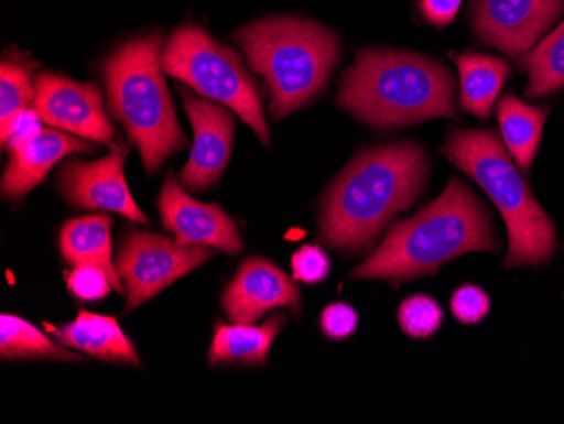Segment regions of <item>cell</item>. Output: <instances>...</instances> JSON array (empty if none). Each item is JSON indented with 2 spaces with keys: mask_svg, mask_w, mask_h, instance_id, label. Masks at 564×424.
<instances>
[{
  "mask_svg": "<svg viewBox=\"0 0 564 424\" xmlns=\"http://www.w3.org/2000/svg\"><path fill=\"white\" fill-rule=\"evenodd\" d=\"M427 171L426 153L414 142L358 154L328 189L319 239L341 252L367 251L389 220L420 198Z\"/></svg>",
  "mask_w": 564,
  "mask_h": 424,
  "instance_id": "1",
  "label": "cell"
},
{
  "mask_svg": "<svg viewBox=\"0 0 564 424\" xmlns=\"http://www.w3.org/2000/svg\"><path fill=\"white\" fill-rule=\"evenodd\" d=\"M499 249L489 210L465 183L452 180L433 204L394 224L379 249L350 278L399 284L434 274L468 252Z\"/></svg>",
  "mask_w": 564,
  "mask_h": 424,
  "instance_id": "2",
  "label": "cell"
},
{
  "mask_svg": "<svg viewBox=\"0 0 564 424\" xmlns=\"http://www.w3.org/2000/svg\"><path fill=\"white\" fill-rule=\"evenodd\" d=\"M337 104L379 129L455 117L452 73L438 62L395 50H364L341 77Z\"/></svg>",
  "mask_w": 564,
  "mask_h": 424,
  "instance_id": "3",
  "label": "cell"
},
{
  "mask_svg": "<svg viewBox=\"0 0 564 424\" xmlns=\"http://www.w3.org/2000/svg\"><path fill=\"white\" fill-rule=\"evenodd\" d=\"M234 40L246 52L250 68L268 84L269 112L275 119L312 102L340 56L337 34L307 19H261L237 31Z\"/></svg>",
  "mask_w": 564,
  "mask_h": 424,
  "instance_id": "4",
  "label": "cell"
},
{
  "mask_svg": "<svg viewBox=\"0 0 564 424\" xmlns=\"http://www.w3.org/2000/svg\"><path fill=\"white\" fill-rule=\"evenodd\" d=\"M161 47V34H148L123 44L104 63L110 113L138 145L148 173H156L186 145L164 80Z\"/></svg>",
  "mask_w": 564,
  "mask_h": 424,
  "instance_id": "5",
  "label": "cell"
},
{
  "mask_svg": "<svg viewBox=\"0 0 564 424\" xmlns=\"http://www.w3.org/2000/svg\"><path fill=\"white\" fill-rule=\"evenodd\" d=\"M443 154L477 182L502 214L509 232L506 268L541 265L553 258V221L535 202L528 182L492 131L452 129Z\"/></svg>",
  "mask_w": 564,
  "mask_h": 424,
  "instance_id": "6",
  "label": "cell"
},
{
  "mask_svg": "<svg viewBox=\"0 0 564 424\" xmlns=\"http://www.w3.org/2000/svg\"><path fill=\"white\" fill-rule=\"evenodd\" d=\"M163 66L171 77L239 113L262 144L269 145L271 134L258 85L253 84L242 59L230 47L215 41L202 28L183 26L167 40Z\"/></svg>",
  "mask_w": 564,
  "mask_h": 424,
  "instance_id": "7",
  "label": "cell"
},
{
  "mask_svg": "<svg viewBox=\"0 0 564 424\" xmlns=\"http://www.w3.org/2000/svg\"><path fill=\"white\" fill-rule=\"evenodd\" d=\"M215 254L214 247L182 246L158 233L131 230L117 256L116 269L126 286V312L149 302Z\"/></svg>",
  "mask_w": 564,
  "mask_h": 424,
  "instance_id": "8",
  "label": "cell"
},
{
  "mask_svg": "<svg viewBox=\"0 0 564 424\" xmlns=\"http://www.w3.org/2000/svg\"><path fill=\"white\" fill-rule=\"evenodd\" d=\"M563 11L564 0H474L470 19L485 44L521 58Z\"/></svg>",
  "mask_w": 564,
  "mask_h": 424,
  "instance_id": "9",
  "label": "cell"
},
{
  "mask_svg": "<svg viewBox=\"0 0 564 424\" xmlns=\"http://www.w3.org/2000/svg\"><path fill=\"white\" fill-rule=\"evenodd\" d=\"M34 87L33 106L44 123L87 141L113 144L116 129L104 109L100 88L94 81L78 84L53 73H41Z\"/></svg>",
  "mask_w": 564,
  "mask_h": 424,
  "instance_id": "10",
  "label": "cell"
},
{
  "mask_svg": "<svg viewBox=\"0 0 564 424\" xmlns=\"http://www.w3.org/2000/svg\"><path fill=\"white\" fill-rule=\"evenodd\" d=\"M126 154L123 145H113L112 153L104 160L91 163L72 160L63 164L59 186L69 204L87 210L117 211L131 221L149 224L127 186Z\"/></svg>",
  "mask_w": 564,
  "mask_h": 424,
  "instance_id": "11",
  "label": "cell"
},
{
  "mask_svg": "<svg viewBox=\"0 0 564 424\" xmlns=\"http://www.w3.org/2000/svg\"><path fill=\"white\" fill-rule=\"evenodd\" d=\"M177 90L195 132L192 156L180 173V180L192 192H203L218 182L230 160L236 119L220 104L203 100L185 87Z\"/></svg>",
  "mask_w": 564,
  "mask_h": 424,
  "instance_id": "12",
  "label": "cell"
},
{
  "mask_svg": "<svg viewBox=\"0 0 564 424\" xmlns=\"http://www.w3.org/2000/svg\"><path fill=\"white\" fill-rule=\"evenodd\" d=\"M158 208L164 229L173 232L182 246H205L220 249L228 254L242 251V239L236 221L215 204H199L180 186L173 174L167 176Z\"/></svg>",
  "mask_w": 564,
  "mask_h": 424,
  "instance_id": "13",
  "label": "cell"
},
{
  "mask_svg": "<svg viewBox=\"0 0 564 424\" xmlns=\"http://www.w3.org/2000/svg\"><path fill=\"white\" fill-rule=\"evenodd\" d=\"M224 308L234 323L252 325L274 308L301 312V294L286 272L265 259H247L228 284Z\"/></svg>",
  "mask_w": 564,
  "mask_h": 424,
  "instance_id": "14",
  "label": "cell"
},
{
  "mask_svg": "<svg viewBox=\"0 0 564 424\" xmlns=\"http://www.w3.org/2000/svg\"><path fill=\"white\" fill-rule=\"evenodd\" d=\"M97 148L87 139H76L65 132L43 129L36 138L18 151L9 153V163L2 174V195L19 199L44 182L51 167L69 154L95 153Z\"/></svg>",
  "mask_w": 564,
  "mask_h": 424,
  "instance_id": "15",
  "label": "cell"
},
{
  "mask_svg": "<svg viewBox=\"0 0 564 424\" xmlns=\"http://www.w3.org/2000/svg\"><path fill=\"white\" fill-rule=\"evenodd\" d=\"M46 327L59 344L76 348L95 359L141 366L134 345L123 334L116 318L80 312L75 322L68 325L63 327L46 325Z\"/></svg>",
  "mask_w": 564,
  "mask_h": 424,
  "instance_id": "16",
  "label": "cell"
},
{
  "mask_svg": "<svg viewBox=\"0 0 564 424\" xmlns=\"http://www.w3.org/2000/svg\"><path fill=\"white\" fill-rule=\"evenodd\" d=\"M112 218L107 215H88L63 226L59 247L62 254L73 265H97L109 274L113 290L123 293L119 272L112 264Z\"/></svg>",
  "mask_w": 564,
  "mask_h": 424,
  "instance_id": "17",
  "label": "cell"
},
{
  "mask_svg": "<svg viewBox=\"0 0 564 424\" xmlns=\"http://www.w3.org/2000/svg\"><path fill=\"white\" fill-rule=\"evenodd\" d=\"M453 59L459 73V106L480 120L489 119L510 66L497 56L471 52L459 53Z\"/></svg>",
  "mask_w": 564,
  "mask_h": 424,
  "instance_id": "18",
  "label": "cell"
},
{
  "mask_svg": "<svg viewBox=\"0 0 564 424\" xmlns=\"http://www.w3.org/2000/svg\"><path fill=\"white\" fill-rule=\"evenodd\" d=\"M284 323V316L274 315L262 327H250L243 323H237L234 327L218 325L210 348L212 366H264L272 341L278 337Z\"/></svg>",
  "mask_w": 564,
  "mask_h": 424,
  "instance_id": "19",
  "label": "cell"
},
{
  "mask_svg": "<svg viewBox=\"0 0 564 424\" xmlns=\"http://www.w3.org/2000/svg\"><path fill=\"white\" fill-rule=\"evenodd\" d=\"M497 116L510 156L514 157L522 171L531 170L543 138L547 110L544 107L528 106L516 95L509 94L500 100Z\"/></svg>",
  "mask_w": 564,
  "mask_h": 424,
  "instance_id": "20",
  "label": "cell"
},
{
  "mask_svg": "<svg viewBox=\"0 0 564 424\" xmlns=\"http://www.w3.org/2000/svg\"><path fill=\"white\" fill-rule=\"evenodd\" d=\"M529 73L525 97L541 98L564 88V21L546 40L521 56Z\"/></svg>",
  "mask_w": 564,
  "mask_h": 424,
  "instance_id": "21",
  "label": "cell"
},
{
  "mask_svg": "<svg viewBox=\"0 0 564 424\" xmlns=\"http://www.w3.org/2000/svg\"><path fill=\"white\" fill-rule=\"evenodd\" d=\"M0 354L4 359L80 360L44 337L30 322L14 315L0 318Z\"/></svg>",
  "mask_w": 564,
  "mask_h": 424,
  "instance_id": "22",
  "label": "cell"
},
{
  "mask_svg": "<svg viewBox=\"0 0 564 424\" xmlns=\"http://www.w3.org/2000/svg\"><path fill=\"white\" fill-rule=\"evenodd\" d=\"M33 68L25 65L24 58L4 56L0 66V128H8L12 117L31 107L36 98V87L31 78Z\"/></svg>",
  "mask_w": 564,
  "mask_h": 424,
  "instance_id": "23",
  "label": "cell"
},
{
  "mask_svg": "<svg viewBox=\"0 0 564 424\" xmlns=\"http://www.w3.org/2000/svg\"><path fill=\"white\" fill-rule=\"evenodd\" d=\"M398 322L402 331L416 340H426L442 328L445 313L433 297L414 294L399 305Z\"/></svg>",
  "mask_w": 564,
  "mask_h": 424,
  "instance_id": "24",
  "label": "cell"
},
{
  "mask_svg": "<svg viewBox=\"0 0 564 424\" xmlns=\"http://www.w3.org/2000/svg\"><path fill=\"white\" fill-rule=\"evenodd\" d=\"M65 280L68 290L84 302L104 300L113 287L109 274L104 269L90 264L75 265L73 271L66 272Z\"/></svg>",
  "mask_w": 564,
  "mask_h": 424,
  "instance_id": "25",
  "label": "cell"
},
{
  "mask_svg": "<svg viewBox=\"0 0 564 424\" xmlns=\"http://www.w3.org/2000/svg\"><path fill=\"white\" fill-rule=\"evenodd\" d=\"M453 316L464 325H477L490 312V297L477 284L459 286L449 300Z\"/></svg>",
  "mask_w": 564,
  "mask_h": 424,
  "instance_id": "26",
  "label": "cell"
},
{
  "mask_svg": "<svg viewBox=\"0 0 564 424\" xmlns=\"http://www.w3.org/2000/svg\"><path fill=\"white\" fill-rule=\"evenodd\" d=\"M293 278L304 284H319L329 276L332 262L319 246H303L291 259Z\"/></svg>",
  "mask_w": 564,
  "mask_h": 424,
  "instance_id": "27",
  "label": "cell"
},
{
  "mask_svg": "<svg viewBox=\"0 0 564 424\" xmlns=\"http://www.w3.org/2000/svg\"><path fill=\"white\" fill-rule=\"evenodd\" d=\"M41 131H43V119L37 113L36 107H25L24 110L12 117L8 128L2 129L0 141L9 153H12L28 144L31 139L36 138Z\"/></svg>",
  "mask_w": 564,
  "mask_h": 424,
  "instance_id": "28",
  "label": "cell"
},
{
  "mask_svg": "<svg viewBox=\"0 0 564 424\" xmlns=\"http://www.w3.org/2000/svg\"><path fill=\"white\" fill-rule=\"evenodd\" d=\"M357 327V312L345 303H333L326 306L319 316V328L329 340H345L355 334Z\"/></svg>",
  "mask_w": 564,
  "mask_h": 424,
  "instance_id": "29",
  "label": "cell"
},
{
  "mask_svg": "<svg viewBox=\"0 0 564 424\" xmlns=\"http://www.w3.org/2000/svg\"><path fill=\"white\" fill-rule=\"evenodd\" d=\"M464 0H420V11L433 26L445 28L455 21Z\"/></svg>",
  "mask_w": 564,
  "mask_h": 424,
  "instance_id": "30",
  "label": "cell"
}]
</instances>
